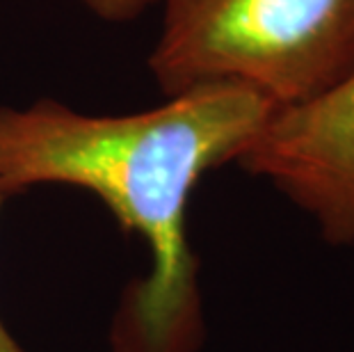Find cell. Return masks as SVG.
I'll return each instance as SVG.
<instances>
[{
  "instance_id": "1",
  "label": "cell",
  "mask_w": 354,
  "mask_h": 352,
  "mask_svg": "<svg viewBox=\"0 0 354 352\" xmlns=\"http://www.w3.org/2000/svg\"><path fill=\"white\" fill-rule=\"evenodd\" d=\"M274 110L236 82L199 85L119 117L80 115L55 101L0 108V197L46 183L89 190L149 247V277L131 284L112 327L115 352L201 348L190 194L206 172L236 163Z\"/></svg>"
},
{
  "instance_id": "2",
  "label": "cell",
  "mask_w": 354,
  "mask_h": 352,
  "mask_svg": "<svg viewBox=\"0 0 354 352\" xmlns=\"http://www.w3.org/2000/svg\"><path fill=\"white\" fill-rule=\"evenodd\" d=\"M149 57L167 96L236 82L274 108L318 99L354 73V0H160Z\"/></svg>"
},
{
  "instance_id": "3",
  "label": "cell",
  "mask_w": 354,
  "mask_h": 352,
  "mask_svg": "<svg viewBox=\"0 0 354 352\" xmlns=\"http://www.w3.org/2000/svg\"><path fill=\"white\" fill-rule=\"evenodd\" d=\"M236 163L304 211L329 245L354 250V73L318 99L277 108Z\"/></svg>"
},
{
  "instance_id": "4",
  "label": "cell",
  "mask_w": 354,
  "mask_h": 352,
  "mask_svg": "<svg viewBox=\"0 0 354 352\" xmlns=\"http://www.w3.org/2000/svg\"><path fill=\"white\" fill-rule=\"evenodd\" d=\"M78 3L103 21L122 24V21L138 19L142 12L158 5L160 0H78Z\"/></svg>"
},
{
  "instance_id": "5",
  "label": "cell",
  "mask_w": 354,
  "mask_h": 352,
  "mask_svg": "<svg viewBox=\"0 0 354 352\" xmlns=\"http://www.w3.org/2000/svg\"><path fill=\"white\" fill-rule=\"evenodd\" d=\"M0 204H3V197H0ZM0 352H26L17 341L12 339V334L7 332L3 323H0Z\"/></svg>"
}]
</instances>
